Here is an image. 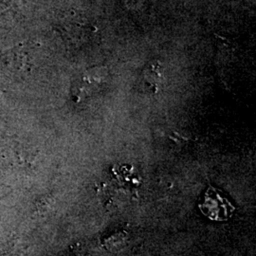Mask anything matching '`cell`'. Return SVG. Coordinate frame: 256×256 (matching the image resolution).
Masks as SVG:
<instances>
[{
  "label": "cell",
  "mask_w": 256,
  "mask_h": 256,
  "mask_svg": "<svg viewBox=\"0 0 256 256\" xmlns=\"http://www.w3.org/2000/svg\"><path fill=\"white\" fill-rule=\"evenodd\" d=\"M205 208H202V212L212 218V220H221L220 218V212L218 210V206L225 207V208H232L230 202L223 196H221L216 189H212L210 187L209 191L206 192L205 196Z\"/></svg>",
  "instance_id": "1"
}]
</instances>
